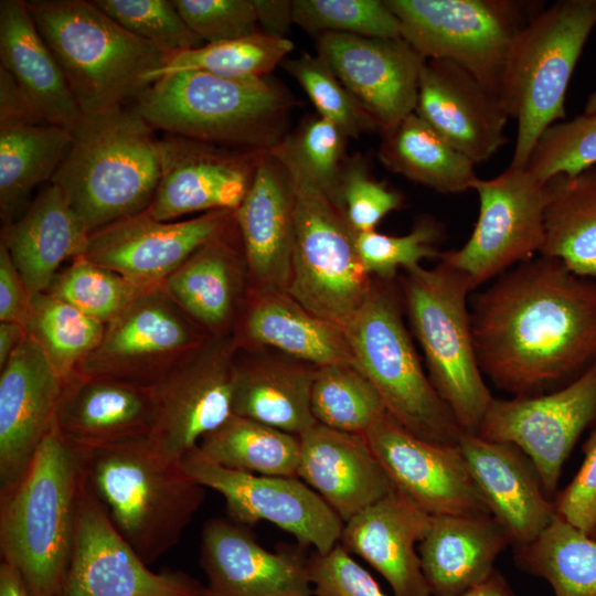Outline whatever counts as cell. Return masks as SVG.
I'll use <instances>...</instances> for the list:
<instances>
[{
    "instance_id": "cell-1",
    "label": "cell",
    "mask_w": 596,
    "mask_h": 596,
    "mask_svg": "<svg viewBox=\"0 0 596 596\" xmlns=\"http://www.w3.org/2000/svg\"><path fill=\"white\" fill-rule=\"evenodd\" d=\"M483 375L513 396L546 393L596 361V278L540 255L498 276L472 301Z\"/></svg>"
},
{
    "instance_id": "cell-2",
    "label": "cell",
    "mask_w": 596,
    "mask_h": 596,
    "mask_svg": "<svg viewBox=\"0 0 596 596\" xmlns=\"http://www.w3.org/2000/svg\"><path fill=\"white\" fill-rule=\"evenodd\" d=\"M85 478L84 451L54 424L23 478L0 496L2 562L18 571L31 596H61Z\"/></svg>"
},
{
    "instance_id": "cell-3",
    "label": "cell",
    "mask_w": 596,
    "mask_h": 596,
    "mask_svg": "<svg viewBox=\"0 0 596 596\" xmlns=\"http://www.w3.org/2000/svg\"><path fill=\"white\" fill-rule=\"evenodd\" d=\"M135 109L155 129L232 149L264 152L288 135L290 94L266 77H224L200 71L148 85Z\"/></svg>"
},
{
    "instance_id": "cell-4",
    "label": "cell",
    "mask_w": 596,
    "mask_h": 596,
    "mask_svg": "<svg viewBox=\"0 0 596 596\" xmlns=\"http://www.w3.org/2000/svg\"><path fill=\"white\" fill-rule=\"evenodd\" d=\"M135 107L83 116L51 182L88 233L145 212L160 177L158 139Z\"/></svg>"
},
{
    "instance_id": "cell-5",
    "label": "cell",
    "mask_w": 596,
    "mask_h": 596,
    "mask_svg": "<svg viewBox=\"0 0 596 596\" xmlns=\"http://www.w3.org/2000/svg\"><path fill=\"white\" fill-rule=\"evenodd\" d=\"M83 451L87 485L110 521L147 565L156 562L181 539L204 487L148 438Z\"/></svg>"
},
{
    "instance_id": "cell-6",
    "label": "cell",
    "mask_w": 596,
    "mask_h": 596,
    "mask_svg": "<svg viewBox=\"0 0 596 596\" xmlns=\"http://www.w3.org/2000/svg\"><path fill=\"white\" fill-rule=\"evenodd\" d=\"M83 116L124 106L148 86L168 55L132 35L93 1H26Z\"/></svg>"
},
{
    "instance_id": "cell-7",
    "label": "cell",
    "mask_w": 596,
    "mask_h": 596,
    "mask_svg": "<svg viewBox=\"0 0 596 596\" xmlns=\"http://www.w3.org/2000/svg\"><path fill=\"white\" fill-rule=\"evenodd\" d=\"M595 25L596 0H562L539 10L513 39L498 89L518 124L509 167L525 168L541 135L565 118L567 86Z\"/></svg>"
},
{
    "instance_id": "cell-8",
    "label": "cell",
    "mask_w": 596,
    "mask_h": 596,
    "mask_svg": "<svg viewBox=\"0 0 596 596\" xmlns=\"http://www.w3.org/2000/svg\"><path fill=\"white\" fill-rule=\"evenodd\" d=\"M398 289L433 386L460 429L478 434L493 396L476 356L467 306L473 290L469 278L439 260L433 268L404 270Z\"/></svg>"
},
{
    "instance_id": "cell-9",
    "label": "cell",
    "mask_w": 596,
    "mask_h": 596,
    "mask_svg": "<svg viewBox=\"0 0 596 596\" xmlns=\"http://www.w3.org/2000/svg\"><path fill=\"white\" fill-rule=\"evenodd\" d=\"M401 306L394 280L373 277L365 302L344 330L355 368L406 430L426 440L457 445L462 430L422 366Z\"/></svg>"
},
{
    "instance_id": "cell-10",
    "label": "cell",
    "mask_w": 596,
    "mask_h": 596,
    "mask_svg": "<svg viewBox=\"0 0 596 596\" xmlns=\"http://www.w3.org/2000/svg\"><path fill=\"white\" fill-rule=\"evenodd\" d=\"M295 190V243L287 292L343 332L373 284L343 211L277 148Z\"/></svg>"
},
{
    "instance_id": "cell-11",
    "label": "cell",
    "mask_w": 596,
    "mask_h": 596,
    "mask_svg": "<svg viewBox=\"0 0 596 596\" xmlns=\"http://www.w3.org/2000/svg\"><path fill=\"white\" fill-rule=\"evenodd\" d=\"M401 36L425 60H448L498 96L510 45L538 11L512 0H385Z\"/></svg>"
},
{
    "instance_id": "cell-12",
    "label": "cell",
    "mask_w": 596,
    "mask_h": 596,
    "mask_svg": "<svg viewBox=\"0 0 596 596\" xmlns=\"http://www.w3.org/2000/svg\"><path fill=\"white\" fill-rule=\"evenodd\" d=\"M209 338L161 286L149 288L106 324L74 372L152 386Z\"/></svg>"
},
{
    "instance_id": "cell-13",
    "label": "cell",
    "mask_w": 596,
    "mask_h": 596,
    "mask_svg": "<svg viewBox=\"0 0 596 596\" xmlns=\"http://www.w3.org/2000/svg\"><path fill=\"white\" fill-rule=\"evenodd\" d=\"M479 215L467 242L439 260L462 272L475 290L510 268L534 258L543 244V184L525 168L477 178Z\"/></svg>"
},
{
    "instance_id": "cell-14",
    "label": "cell",
    "mask_w": 596,
    "mask_h": 596,
    "mask_svg": "<svg viewBox=\"0 0 596 596\" xmlns=\"http://www.w3.org/2000/svg\"><path fill=\"white\" fill-rule=\"evenodd\" d=\"M596 421V361L550 393L492 398L478 435L520 448L534 465L544 491L554 494L562 467L582 432Z\"/></svg>"
},
{
    "instance_id": "cell-15",
    "label": "cell",
    "mask_w": 596,
    "mask_h": 596,
    "mask_svg": "<svg viewBox=\"0 0 596 596\" xmlns=\"http://www.w3.org/2000/svg\"><path fill=\"white\" fill-rule=\"evenodd\" d=\"M237 351L233 334L211 337L151 386L156 415L148 440L159 453L182 462L232 416Z\"/></svg>"
},
{
    "instance_id": "cell-16",
    "label": "cell",
    "mask_w": 596,
    "mask_h": 596,
    "mask_svg": "<svg viewBox=\"0 0 596 596\" xmlns=\"http://www.w3.org/2000/svg\"><path fill=\"white\" fill-rule=\"evenodd\" d=\"M182 465L204 488L219 492L231 521L252 525L267 521L291 534L302 547L328 553L341 538L343 522L298 477L266 476L228 469L191 451Z\"/></svg>"
},
{
    "instance_id": "cell-17",
    "label": "cell",
    "mask_w": 596,
    "mask_h": 596,
    "mask_svg": "<svg viewBox=\"0 0 596 596\" xmlns=\"http://www.w3.org/2000/svg\"><path fill=\"white\" fill-rule=\"evenodd\" d=\"M61 596H209V593L183 572L149 570L117 531L85 478Z\"/></svg>"
},
{
    "instance_id": "cell-18",
    "label": "cell",
    "mask_w": 596,
    "mask_h": 596,
    "mask_svg": "<svg viewBox=\"0 0 596 596\" xmlns=\"http://www.w3.org/2000/svg\"><path fill=\"white\" fill-rule=\"evenodd\" d=\"M160 177L145 211L158 221L235 211L248 192L262 152L166 134L158 139Z\"/></svg>"
},
{
    "instance_id": "cell-19",
    "label": "cell",
    "mask_w": 596,
    "mask_h": 596,
    "mask_svg": "<svg viewBox=\"0 0 596 596\" xmlns=\"http://www.w3.org/2000/svg\"><path fill=\"white\" fill-rule=\"evenodd\" d=\"M393 486L430 515H491L457 445L423 439L389 413L364 434Z\"/></svg>"
},
{
    "instance_id": "cell-20",
    "label": "cell",
    "mask_w": 596,
    "mask_h": 596,
    "mask_svg": "<svg viewBox=\"0 0 596 596\" xmlns=\"http://www.w3.org/2000/svg\"><path fill=\"white\" fill-rule=\"evenodd\" d=\"M235 225V211L230 210L168 222L142 212L91 233L83 256L149 289Z\"/></svg>"
},
{
    "instance_id": "cell-21",
    "label": "cell",
    "mask_w": 596,
    "mask_h": 596,
    "mask_svg": "<svg viewBox=\"0 0 596 596\" xmlns=\"http://www.w3.org/2000/svg\"><path fill=\"white\" fill-rule=\"evenodd\" d=\"M317 47L381 134L415 111L425 58L402 38L326 32Z\"/></svg>"
},
{
    "instance_id": "cell-22",
    "label": "cell",
    "mask_w": 596,
    "mask_h": 596,
    "mask_svg": "<svg viewBox=\"0 0 596 596\" xmlns=\"http://www.w3.org/2000/svg\"><path fill=\"white\" fill-rule=\"evenodd\" d=\"M64 382L29 334L0 369V496L23 478L53 427Z\"/></svg>"
},
{
    "instance_id": "cell-23",
    "label": "cell",
    "mask_w": 596,
    "mask_h": 596,
    "mask_svg": "<svg viewBox=\"0 0 596 596\" xmlns=\"http://www.w3.org/2000/svg\"><path fill=\"white\" fill-rule=\"evenodd\" d=\"M415 114L475 164L508 141L509 116L499 97L469 71L448 60H425Z\"/></svg>"
},
{
    "instance_id": "cell-24",
    "label": "cell",
    "mask_w": 596,
    "mask_h": 596,
    "mask_svg": "<svg viewBox=\"0 0 596 596\" xmlns=\"http://www.w3.org/2000/svg\"><path fill=\"white\" fill-rule=\"evenodd\" d=\"M200 562L209 596H311L309 558L298 549L269 551L232 521L211 519Z\"/></svg>"
},
{
    "instance_id": "cell-25",
    "label": "cell",
    "mask_w": 596,
    "mask_h": 596,
    "mask_svg": "<svg viewBox=\"0 0 596 596\" xmlns=\"http://www.w3.org/2000/svg\"><path fill=\"white\" fill-rule=\"evenodd\" d=\"M235 222L249 288L286 290L295 243V190L288 169L273 150L260 153Z\"/></svg>"
},
{
    "instance_id": "cell-26",
    "label": "cell",
    "mask_w": 596,
    "mask_h": 596,
    "mask_svg": "<svg viewBox=\"0 0 596 596\" xmlns=\"http://www.w3.org/2000/svg\"><path fill=\"white\" fill-rule=\"evenodd\" d=\"M232 334L240 351L272 348L317 368L355 366L343 330L305 308L284 289L248 288Z\"/></svg>"
},
{
    "instance_id": "cell-27",
    "label": "cell",
    "mask_w": 596,
    "mask_h": 596,
    "mask_svg": "<svg viewBox=\"0 0 596 596\" xmlns=\"http://www.w3.org/2000/svg\"><path fill=\"white\" fill-rule=\"evenodd\" d=\"M458 446L491 515L522 547L533 542L555 517L540 476L529 457L510 443L461 432Z\"/></svg>"
},
{
    "instance_id": "cell-28",
    "label": "cell",
    "mask_w": 596,
    "mask_h": 596,
    "mask_svg": "<svg viewBox=\"0 0 596 596\" xmlns=\"http://www.w3.org/2000/svg\"><path fill=\"white\" fill-rule=\"evenodd\" d=\"M155 415L151 386L73 372L54 424L74 446L91 450L148 438Z\"/></svg>"
},
{
    "instance_id": "cell-29",
    "label": "cell",
    "mask_w": 596,
    "mask_h": 596,
    "mask_svg": "<svg viewBox=\"0 0 596 596\" xmlns=\"http://www.w3.org/2000/svg\"><path fill=\"white\" fill-rule=\"evenodd\" d=\"M430 518L394 489L344 522L339 544L377 571L395 596H432L417 552Z\"/></svg>"
},
{
    "instance_id": "cell-30",
    "label": "cell",
    "mask_w": 596,
    "mask_h": 596,
    "mask_svg": "<svg viewBox=\"0 0 596 596\" xmlns=\"http://www.w3.org/2000/svg\"><path fill=\"white\" fill-rule=\"evenodd\" d=\"M299 441L297 477L343 523L395 489L365 435L316 424Z\"/></svg>"
},
{
    "instance_id": "cell-31",
    "label": "cell",
    "mask_w": 596,
    "mask_h": 596,
    "mask_svg": "<svg viewBox=\"0 0 596 596\" xmlns=\"http://www.w3.org/2000/svg\"><path fill=\"white\" fill-rule=\"evenodd\" d=\"M161 287L210 337L232 334L249 288L237 226L199 248Z\"/></svg>"
},
{
    "instance_id": "cell-32",
    "label": "cell",
    "mask_w": 596,
    "mask_h": 596,
    "mask_svg": "<svg viewBox=\"0 0 596 596\" xmlns=\"http://www.w3.org/2000/svg\"><path fill=\"white\" fill-rule=\"evenodd\" d=\"M88 238L64 192L52 182L1 228V243L31 296L49 289L65 260L84 255Z\"/></svg>"
},
{
    "instance_id": "cell-33",
    "label": "cell",
    "mask_w": 596,
    "mask_h": 596,
    "mask_svg": "<svg viewBox=\"0 0 596 596\" xmlns=\"http://www.w3.org/2000/svg\"><path fill=\"white\" fill-rule=\"evenodd\" d=\"M510 543L492 515H432L417 546L432 596H458L488 578Z\"/></svg>"
},
{
    "instance_id": "cell-34",
    "label": "cell",
    "mask_w": 596,
    "mask_h": 596,
    "mask_svg": "<svg viewBox=\"0 0 596 596\" xmlns=\"http://www.w3.org/2000/svg\"><path fill=\"white\" fill-rule=\"evenodd\" d=\"M0 61L45 120L71 130L79 124L83 113L26 1H0Z\"/></svg>"
},
{
    "instance_id": "cell-35",
    "label": "cell",
    "mask_w": 596,
    "mask_h": 596,
    "mask_svg": "<svg viewBox=\"0 0 596 596\" xmlns=\"http://www.w3.org/2000/svg\"><path fill=\"white\" fill-rule=\"evenodd\" d=\"M316 372L307 362L238 350L232 412L299 436L318 424L311 412Z\"/></svg>"
},
{
    "instance_id": "cell-36",
    "label": "cell",
    "mask_w": 596,
    "mask_h": 596,
    "mask_svg": "<svg viewBox=\"0 0 596 596\" xmlns=\"http://www.w3.org/2000/svg\"><path fill=\"white\" fill-rule=\"evenodd\" d=\"M73 131L41 118L0 119V216L2 225L25 210L31 192L51 182L66 157Z\"/></svg>"
},
{
    "instance_id": "cell-37",
    "label": "cell",
    "mask_w": 596,
    "mask_h": 596,
    "mask_svg": "<svg viewBox=\"0 0 596 596\" xmlns=\"http://www.w3.org/2000/svg\"><path fill=\"white\" fill-rule=\"evenodd\" d=\"M543 232L540 255L596 278V166L543 184Z\"/></svg>"
},
{
    "instance_id": "cell-38",
    "label": "cell",
    "mask_w": 596,
    "mask_h": 596,
    "mask_svg": "<svg viewBox=\"0 0 596 596\" xmlns=\"http://www.w3.org/2000/svg\"><path fill=\"white\" fill-rule=\"evenodd\" d=\"M377 156L394 173L440 193L471 190L478 178L476 164L415 111L382 132Z\"/></svg>"
},
{
    "instance_id": "cell-39",
    "label": "cell",
    "mask_w": 596,
    "mask_h": 596,
    "mask_svg": "<svg viewBox=\"0 0 596 596\" xmlns=\"http://www.w3.org/2000/svg\"><path fill=\"white\" fill-rule=\"evenodd\" d=\"M228 469L297 477L299 436L235 414L202 438L193 450Z\"/></svg>"
},
{
    "instance_id": "cell-40",
    "label": "cell",
    "mask_w": 596,
    "mask_h": 596,
    "mask_svg": "<svg viewBox=\"0 0 596 596\" xmlns=\"http://www.w3.org/2000/svg\"><path fill=\"white\" fill-rule=\"evenodd\" d=\"M518 563L549 582L554 596H596V540L555 514Z\"/></svg>"
},
{
    "instance_id": "cell-41",
    "label": "cell",
    "mask_w": 596,
    "mask_h": 596,
    "mask_svg": "<svg viewBox=\"0 0 596 596\" xmlns=\"http://www.w3.org/2000/svg\"><path fill=\"white\" fill-rule=\"evenodd\" d=\"M287 38L259 31L235 40L206 43L169 54L164 64L148 76L157 79L187 71H200L224 77H266L292 51Z\"/></svg>"
},
{
    "instance_id": "cell-42",
    "label": "cell",
    "mask_w": 596,
    "mask_h": 596,
    "mask_svg": "<svg viewBox=\"0 0 596 596\" xmlns=\"http://www.w3.org/2000/svg\"><path fill=\"white\" fill-rule=\"evenodd\" d=\"M105 327L46 291L31 296L28 334L64 381L98 345Z\"/></svg>"
},
{
    "instance_id": "cell-43",
    "label": "cell",
    "mask_w": 596,
    "mask_h": 596,
    "mask_svg": "<svg viewBox=\"0 0 596 596\" xmlns=\"http://www.w3.org/2000/svg\"><path fill=\"white\" fill-rule=\"evenodd\" d=\"M311 412L318 424L362 435L387 413L371 381L355 366L343 364L317 368Z\"/></svg>"
},
{
    "instance_id": "cell-44",
    "label": "cell",
    "mask_w": 596,
    "mask_h": 596,
    "mask_svg": "<svg viewBox=\"0 0 596 596\" xmlns=\"http://www.w3.org/2000/svg\"><path fill=\"white\" fill-rule=\"evenodd\" d=\"M145 290L81 255L60 269L46 292L107 324Z\"/></svg>"
},
{
    "instance_id": "cell-45",
    "label": "cell",
    "mask_w": 596,
    "mask_h": 596,
    "mask_svg": "<svg viewBox=\"0 0 596 596\" xmlns=\"http://www.w3.org/2000/svg\"><path fill=\"white\" fill-rule=\"evenodd\" d=\"M347 135L320 116L310 118L276 147L339 207Z\"/></svg>"
},
{
    "instance_id": "cell-46",
    "label": "cell",
    "mask_w": 596,
    "mask_h": 596,
    "mask_svg": "<svg viewBox=\"0 0 596 596\" xmlns=\"http://www.w3.org/2000/svg\"><path fill=\"white\" fill-rule=\"evenodd\" d=\"M292 20L306 32H326L368 38L401 39V24L385 1L295 0Z\"/></svg>"
},
{
    "instance_id": "cell-47",
    "label": "cell",
    "mask_w": 596,
    "mask_h": 596,
    "mask_svg": "<svg viewBox=\"0 0 596 596\" xmlns=\"http://www.w3.org/2000/svg\"><path fill=\"white\" fill-rule=\"evenodd\" d=\"M284 65L306 92L318 116L336 124L348 138L380 131L375 121L319 54L304 53L298 58L286 61Z\"/></svg>"
},
{
    "instance_id": "cell-48",
    "label": "cell",
    "mask_w": 596,
    "mask_h": 596,
    "mask_svg": "<svg viewBox=\"0 0 596 596\" xmlns=\"http://www.w3.org/2000/svg\"><path fill=\"white\" fill-rule=\"evenodd\" d=\"M104 13L126 31L172 54L202 45L188 26L173 0H95Z\"/></svg>"
},
{
    "instance_id": "cell-49",
    "label": "cell",
    "mask_w": 596,
    "mask_h": 596,
    "mask_svg": "<svg viewBox=\"0 0 596 596\" xmlns=\"http://www.w3.org/2000/svg\"><path fill=\"white\" fill-rule=\"evenodd\" d=\"M596 166V111L550 126L536 141L525 169L541 183Z\"/></svg>"
},
{
    "instance_id": "cell-50",
    "label": "cell",
    "mask_w": 596,
    "mask_h": 596,
    "mask_svg": "<svg viewBox=\"0 0 596 596\" xmlns=\"http://www.w3.org/2000/svg\"><path fill=\"white\" fill-rule=\"evenodd\" d=\"M443 226L433 217L419 219L409 233L396 236L376 231L356 233L355 244L366 272L383 280H394L398 269L419 266L425 258H439L436 244Z\"/></svg>"
},
{
    "instance_id": "cell-51",
    "label": "cell",
    "mask_w": 596,
    "mask_h": 596,
    "mask_svg": "<svg viewBox=\"0 0 596 596\" xmlns=\"http://www.w3.org/2000/svg\"><path fill=\"white\" fill-rule=\"evenodd\" d=\"M403 196L384 182L374 180L361 157L345 161L339 190V205L356 232L375 231L390 212L401 207Z\"/></svg>"
},
{
    "instance_id": "cell-52",
    "label": "cell",
    "mask_w": 596,
    "mask_h": 596,
    "mask_svg": "<svg viewBox=\"0 0 596 596\" xmlns=\"http://www.w3.org/2000/svg\"><path fill=\"white\" fill-rule=\"evenodd\" d=\"M188 26L206 43L259 32L255 0H173Z\"/></svg>"
},
{
    "instance_id": "cell-53",
    "label": "cell",
    "mask_w": 596,
    "mask_h": 596,
    "mask_svg": "<svg viewBox=\"0 0 596 596\" xmlns=\"http://www.w3.org/2000/svg\"><path fill=\"white\" fill-rule=\"evenodd\" d=\"M311 596H387L340 544L309 557Z\"/></svg>"
},
{
    "instance_id": "cell-54",
    "label": "cell",
    "mask_w": 596,
    "mask_h": 596,
    "mask_svg": "<svg viewBox=\"0 0 596 596\" xmlns=\"http://www.w3.org/2000/svg\"><path fill=\"white\" fill-rule=\"evenodd\" d=\"M584 460L554 508L563 520L589 534L596 529V425L583 445Z\"/></svg>"
},
{
    "instance_id": "cell-55",
    "label": "cell",
    "mask_w": 596,
    "mask_h": 596,
    "mask_svg": "<svg viewBox=\"0 0 596 596\" xmlns=\"http://www.w3.org/2000/svg\"><path fill=\"white\" fill-rule=\"evenodd\" d=\"M31 295L7 247L0 243V321L25 324Z\"/></svg>"
},
{
    "instance_id": "cell-56",
    "label": "cell",
    "mask_w": 596,
    "mask_h": 596,
    "mask_svg": "<svg viewBox=\"0 0 596 596\" xmlns=\"http://www.w3.org/2000/svg\"><path fill=\"white\" fill-rule=\"evenodd\" d=\"M258 24L263 32L273 36L286 38L292 20V1L255 0Z\"/></svg>"
},
{
    "instance_id": "cell-57",
    "label": "cell",
    "mask_w": 596,
    "mask_h": 596,
    "mask_svg": "<svg viewBox=\"0 0 596 596\" xmlns=\"http://www.w3.org/2000/svg\"><path fill=\"white\" fill-rule=\"evenodd\" d=\"M28 336L25 324L14 321H0V369Z\"/></svg>"
},
{
    "instance_id": "cell-58",
    "label": "cell",
    "mask_w": 596,
    "mask_h": 596,
    "mask_svg": "<svg viewBox=\"0 0 596 596\" xmlns=\"http://www.w3.org/2000/svg\"><path fill=\"white\" fill-rule=\"evenodd\" d=\"M0 596H31L18 571L6 562L0 564Z\"/></svg>"
},
{
    "instance_id": "cell-59",
    "label": "cell",
    "mask_w": 596,
    "mask_h": 596,
    "mask_svg": "<svg viewBox=\"0 0 596 596\" xmlns=\"http://www.w3.org/2000/svg\"><path fill=\"white\" fill-rule=\"evenodd\" d=\"M458 596H511V592L503 577L493 571L488 578Z\"/></svg>"
},
{
    "instance_id": "cell-60",
    "label": "cell",
    "mask_w": 596,
    "mask_h": 596,
    "mask_svg": "<svg viewBox=\"0 0 596 596\" xmlns=\"http://www.w3.org/2000/svg\"><path fill=\"white\" fill-rule=\"evenodd\" d=\"M589 535H590L593 539L596 540V529L593 530V531L589 533Z\"/></svg>"
}]
</instances>
